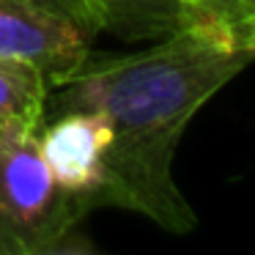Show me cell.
Listing matches in <instances>:
<instances>
[{"instance_id": "1", "label": "cell", "mask_w": 255, "mask_h": 255, "mask_svg": "<svg viewBox=\"0 0 255 255\" xmlns=\"http://www.w3.org/2000/svg\"><path fill=\"white\" fill-rule=\"evenodd\" d=\"M253 61L255 52L233 50L214 30L184 22L132 55H88L47 88L44 118L66 110L102 113L110 145L99 206L189 233L198 214L173 178V156L192 116Z\"/></svg>"}, {"instance_id": "2", "label": "cell", "mask_w": 255, "mask_h": 255, "mask_svg": "<svg viewBox=\"0 0 255 255\" xmlns=\"http://www.w3.org/2000/svg\"><path fill=\"white\" fill-rule=\"evenodd\" d=\"M83 217L44 162L39 129L0 127V255L66 253Z\"/></svg>"}, {"instance_id": "3", "label": "cell", "mask_w": 255, "mask_h": 255, "mask_svg": "<svg viewBox=\"0 0 255 255\" xmlns=\"http://www.w3.org/2000/svg\"><path fill=\"white\" fill-rule=\"evenodd\" d=\"M94 39L58 0H0V58L33 63L47 85L72 74L91 55Z\"/></svg>"}, {"instance_id": "4", "label": "cell", "mask_w": 255, "mask_h": 255, "mask_svg": "<svg viewBox=\"0 0 255 255\" xmlns=\"http://www.w3.org/2000/svg\"><path fill=\"white\" fill-rule=\"evenodd\" d=\"M39 145L55 181L88 211L99 209L105 184V156L110 145V127L94 110H66L44 118L39 127Z\"/></svg>"}, {"instance_id": "5", "label": "cell", "mask_w": 255, "mask_h": 255, "mask_svg": "<svg viewBox=\"0 0 255 255\" xmlns=\"http://www.w3.org/2000/svg\"><path fill=\"white\" fill-rule=\"evenodd\" d=\"M96 36L159 41L184 25L181 0H58Z\"/></svg>"}, {"instance_id": "6", "label": "cell", "mask_w": 255, "mask_h": 255, "mask_svg": "<svg viewBox=\"0 0 255 255\" xmlns=\"http://www.w3.org/2000/svg\"><path fill=\"white\" fill-rule=\"evenodd\" d=\"M47 77L17 58H0V127L39 129L44 121Z\"/></svg>"}, {"instance_id": "7", "label": "cell", "mask_w": 255, "mask_h": 255, "mask_svg": "<svg viewBox=\"0 0 255 255\" xmlns=\"http://www.w3.org/2000/svg\"><path fill=\"white\" fill-rule=\"evenodd\" d=\"M184 22L214 30L233 50L255 52V0H184Z\"/></svg>"}, {"instance_id": "8", "label": "cell", "mask_w": 255, "mask_h": 255, "mask_svg": "<svg viewBox=\"0 0 255 255\" xmlns=\"http://www.w3.org/2000/svg\"><path fill=\"white\" fill-rule=\"evenodd\" d=\"M181 3H184V0H181Z\"/></svg>"}]
</instances>
